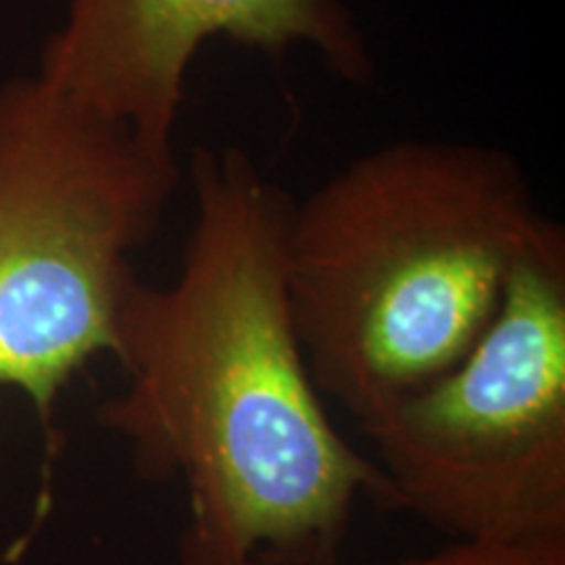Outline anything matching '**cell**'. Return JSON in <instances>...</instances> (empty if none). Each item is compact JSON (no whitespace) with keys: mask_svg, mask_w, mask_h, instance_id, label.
<instances>
[{"mask_svg":"<svg viewBox=\"0 0 565 565\" xmlns=\"http://www.w3.org/2000/svg\"><path fill=\"white\" fill-rule=\"evenodd\" d=\"M194 225L171 286L118 312L124 393L97 422L152 484L179 482L181 565H338L359 500L393 511L377 463L324 412L288 299L294 200L236 147H194Z\"/></svg>","mask_w":565,"mask_h":565,"instance_id":"1","label":"cell"},{"mask_svg":"<svg viewBox=\"0 0 565 565\" xmlns=\"http://www.w3.org/2000/svg\"><path fill=\"white\" fill-rule=\"evenodd\" d=\"M542 221L498 147L404 139L349 162L288 223V299L317 391L366 427L454 370Z\"/></svg>","mask_w":565,"mask_h":565,"instance_id":"2","label":"cell"},{"mask_svg":"<svg viewBox=\"0 0 565 565\" xmlns=\"http://www.w3.org/2000/svg\"><path fill=\"white\" fill-rule=\"evenodd\" d=\"M179 183L173 145L40 74L0 87V385L32 401L47 463L63 387L116 356L131 254L160 233Z\"/></svg>","mask_w":565,"mask_h":565,"instance_id":"3","label":"cell"},{"mask_svg":"<svg viewBox=\"0 0 565 565\" xmlns=\"http://www.w3.org/2000/svg\"><path fill=\"white\" fill-rule=\"evenodd\" d=\"M393 511L450 540L565 534V231L521 252L454 370L366 424Z\"/></svg>","mask_w":565,"mask_h":565,"instance_id":"4","label":"cell"},{"mask_svg":"<svg viewBox=\"0 0 565 565\" xmlns=\"http://www.w3.org/2000/svg\"><path fill=\"white\" fill-rule=\"evenodd\" d=\"M215 38L273 58L307 45L343 82H372V53L345 0H71L40 76L141 137L173 145L186 71Z\"/></svg>","mask_w":565,"mask_h":565,"instance_id":"5","label":"cell"},{"mask_svg":"<svg viewBox=\"0 0 565 565\" xmlns=\"http://www.w3.org/2000/svg\"><path fill=\"white\" fill-rule=\"evenodd\" d=\"M395 565H565V534L526 540H454Z\"/></svg>","mask_w":565,"mask_h":565,"instance_id":"6","label":"cell"},{"mask_svg":"<svg viewBox=\"0 0 565 565\" xmlns=\"http://www.w3.org/2000/svg\"><path fill=\"white\" fill-rule=\"evenodd\" d=\"M246 565H263V563H246Z\"/></svg>","mask_w":565,"mask_h":565,"instance_id":"7","label":"cell"}]
</instances>
